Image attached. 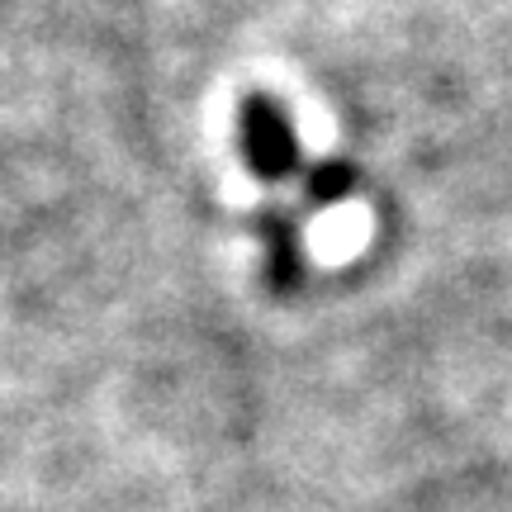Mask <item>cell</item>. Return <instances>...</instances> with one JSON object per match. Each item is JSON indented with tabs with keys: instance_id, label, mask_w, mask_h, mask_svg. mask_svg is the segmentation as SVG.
I'll use <instances>...</instances> for the list:
<instances>
[{
	"instance_id": "obj_3",
	"label": "cell",
	"mask_w": 512,
	"mask_h": 512,
	"mask_svg": "<svg viewBox=\"0 0 512 512\" xmlns=\"http://www.w3.org/2000/svg\"><path fill=\"white\" fill-rule=\"evenodd\" d=\"M351 185H356V171L347 162H313L309 176H304V190H309L313 204H337L351 195Z\"/></svg>"
},
{
	"instance_id": "obj_1",
	"label": "cell",
	"mask_w": 512,
	"mask_h": 512,
	"mask_svg": "<svg viewBox=\"0 0 512 512\" xmlns=\"http://www.w3.org/2000/svg\"><path fill=\"white\" fill-rule=\"evenodd\" d=\"M238 147H242V162L252 166L256 181H290L299 171V138H294L290 114L275 105L271 95H242L238 105Z\"/></svg>"
},
{
	"instance_id": "obj_2",
	"label": "cell",
	"mask_w": 512,
	"mask_h": 512,
	"mask_svg": "<svg viewBox=\"0 0 512 512\" xmlns=\"http://www.w3.org/2000/svg\"><path fill=\"white\" fill-rule=\"evenodd\" d=\"M256 238L266 247V280H271V290H294L299 285V275H304V252H299V228L294 219H285L280 209H266L261 219H256Z\"/></svg>"
}]
</instances>
